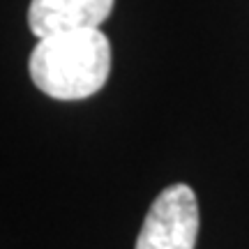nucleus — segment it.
Wrapping results in <instances>:
<instances>
[{
	"label": "nucleus",
	"mask_w": 249,
	"mask_h": 249,
	"mask_svg": "<svg viewBox=\"0 0 249 249\" xmlns=\"http://www.w3.org/2000/svg\"><path fill=\"white\" fill-rule=\"evenodd\" d=\"M30 79L53 99H86L104 88L111 71V44L99 28L42 37L33 49Z\"/></svg>",
	"instance_id": "nucleus-1"
},
{
	"label": "nucleus",
	"mask_w": 249,
	"mask_h": 249,
	"mask_svg": "<svg viewBox=\"0 0 249 249\" xmlns=\"http://www.w3.org/2000/svg\"><path fill=\"white\" fill-rule=\"evenodd\" d=\"M198 205L192 187L171 185L152 201L143 219L136 249H194Z\"/></svg>",
	"instance_id": "nucleus-2"
},
{
	"label": "nucleus",
	"mask_w": 249,
	"mask_h": 249,
	"mask_svg": "<svg viewBox=\"0 0 249 249\" xmlns=\"http://www.w3.org/2000/svg\"><path fill=\"white\" fill-rule=\"evenodd\" d=\"M116 0H33L28 26L39 39L55 33L99 28L108 18Z\"/></svg>",
	"instance_id": "nucleus-3"
}]
</instances>
